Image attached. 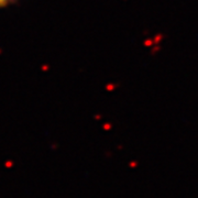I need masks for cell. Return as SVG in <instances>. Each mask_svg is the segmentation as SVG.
Wrapping results in <instances>:
<instances>
[{
  "mask_svg": "<svg viewBox=\"0 0 198 198\" xmlns=\"http://www.w3.org/2000/svg\"><path fill=\"white\" fill-rule=\"evenodd\" d=\"M18 0H0V9H7L13 6Z\"/></svg>",
  "mask_w": 198,
  "mask_h": 198,
  "instance_id": "obj_1",
  "label": "cell"
}]
</instances>
